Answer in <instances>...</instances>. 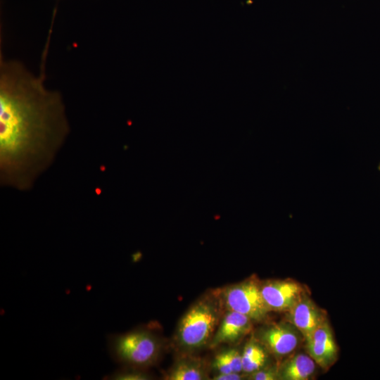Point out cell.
<instances>
[{
  "label": "cell",
  "mask_w": 380,
  "mask_h": 380,
  "mask_svg": "<svg viewBox=\"0 0 380 380\" xmlns=\"http://www.w3.org/2000/svg\"><path fill=\"white\" fill-rule=\"evenodd\" d=\"M223 308L218 290L197 299L179 322L174 336L177 348L190 354L209 346L223 315Z\"/></svg>",
  "instance_id": "obj_2"
},
{
  "label": "cell",
  "mask_w": 380,
  "mask_h": 380,
  "mask_svg": "<svg viewBox=\"0 0 380 380\" xmlns=\"http://www.w3.org/2000/svg\"><path fill=\"white\" fill-rule=\"evenodd\" d=\"M143 368L129 366L120 369L112 374L106 376V379L110 380H147L151 379L152 376L148 372L142 370Z\"/></svg>",
  "instance_id": "obj_14"
},
{
  "label": "cell",
  "mask_w": 380,
  "mask_h": 380,
  "mask_svg": "<svg viewBox=\"0 0 380 380\" xmlns=\"http://www.w3.org/2000/svg\"><path fill=\"white\" fill-rule=\"evenodd\" d=\"M205 362L201 358L185 355L176 360L164 376L166 380H205L209 378Z\"/></svg>",
  "instance_id": "obj_10"
},
{
  "label": "cell",
  "mask_w": 380,
  "mask_h": 380,
  "mask_svg": "<svg viewBox=\"0 0 380 380\" xmlns=\"http://www.w3.org/2000/svg\"><path fill=\"white\" fill-rule=\"evenodd\" d=\"M243 376L241 373H217L213 378V380H240Z\"/></svg>",
  "instance_id": "obj_16"
},
{
  "label": "cell",
  "mask_w": 380,
  "mask_h": 380,
  "mask_svg": "<svg viewBox=\"0 0 380 380\" xmlns=\"http://www.w3.org/2000/svg\"><path fill=\"white\" fill-rule=\"evenodd\" d=\"M308 354L324 369L331 367L338 357V346L330 324L326 320L305 340Z\"/></svg>",
  "instance_id": "obj_7"
},
{
  "label": "cell",
  "mask_w": 380,
  "mask_h": 380,
  "mask_svg": "<svg viewBox=\"0 0 380 380\" xmlns=\"http://www.w3.org/2000/svg\"><path fill=\"white\" fill-rule=\"evenodd\" d=\"M247 377L251 380H277L279 379L278 367L267 365L247 375Z\"/></svg>",
  "instance_id": "obj_15"
},
{
  "label": "cell",
  "mask_w": 380,
  "mask_h": 380,
  "mask_svg": "<svg viewBox=\"0 0 380 380\" xmlns=\"http://www.w3.org/2000/svg\"><path fill=\"white\" fill-rule=\"evenodd\" d=\"M378 168H379V170H380V164H379V167H378Z\"/></svg>",
  "instance_id": "obj_17"
},
{
  "label": "cell",
  "mask_w": 380,
  "mask_h": 380,
  "mask_svg": "<svg viewBox=\"0 0 380 380\" xmlns=\"http://www.w3.org/2000/svg\"><path fill=\"white\" fill-rule=\"evenodd\" d=\"M212 368L217 373H242L241 352L236 348H226L213 357Z\"/></svg>",
  "instance_id": "obj_13"
},
{
  "label": "cell",
  "mask_w": 380,
  "mask_h": 380,
  "mask_svg": "<svg viewBox=\"0 0 380 380\" xmlns=\"http://www.w3.org/2000/svg\"><path fill=\"white\" fill-rule=\"evenodd\" d=\"M326 320L325 313L307 293L287 311V322L298 329L305 340Z\"/></svg>",
  "instance_id": "obj_8"
},
{
  "label": "cell",
  "mask_w": 380,
  "mask_h": 380,
  "mask_svg": "<svg viewBox=\"0 0 380 380\" xmlns=\"http://www.w3.org/2000/svg\"><path fill=\"white\" fill-rule=\"evenodd\" d=\"M261 292L270 311L287 312L305 293V287L291 279L261 282Z\"/></svg>",
  "instance_id": "obj_6"
},
{
  "label": "cell",
  "mask_w": 380,
  "mask_h": 380,
  "mask_svg": "<svg viewBox=\"0 0 380 380\" xmlns=\"http://www.w3.org/2000/svg\"><path fill=\"white\" fill-rule=\"evenodd\" d=\"M108 346L116 362L143 369L154 365L163 350L161 338L147 328L110 335Z\"/></svg>",
  "instance_id": "obj_3"
},
{
  "label": "cell",
  "mask_w": 380,
  "mask_h": 380,
  "mask_svg": "<svg viewBox=\"0 0 380 380\" xmlns=\"http://www.w3.org/2000/svg\"><path fill=\"white\" fill-rule=\"evenodd\" d=\"M316 365L309 355L297 353L278 367L279 379L308 380L315 374Z\"/></svg>",
  "instance_id": "obj_11"
},
{
  "label": "cell",
  "mask_w": 380,
  "mask_h": 380,
  "mask_svg": "<svg viewBox=\"0 0 380 380\" xmlns=\"http://www.w3.org/2000/svg\"><path fill=\"white\" fill-rule=\"evenodd\" d=\"M254 336L270 354L281 358L289 355L297 348L302 335L286 321L265 324L256 331Z\"/></svg>",
  "instance_id": "obj_5"
},
{
  "label": "cell",
  "mask_w": 380,
  "mask_h": 380,
  "mask_svg": "<svg viewBox=\"0 0 380 380\" xmlns=\"http://www.w3.org/2000/svg\"><path fill=\"white\" fill-rule=\"evenodd\" d=\"M253 320L241 313L226 310L209 343L210 348L222 344L234 345L251 332Z\"/></svg>",
  "instance_id": "obj_9"
},
{
  "label": "cell",
  "mask_w": 380,
  "mask_h": 380,
  "mask_svg": "<svg viewBox=\"0 0 380 380\" xmlns=\"http://www.w3.org/2000/svg\"><path fill=\"white\" fill-rule=\"evenodd\" d=\"M49 45L39 77L0 55V184L20 191L33 188L70 132L61 94L44 85Z\"/></svg>",
  "instance_id": "obj_1"
},
{
  "label": "cell",
  "mask_w": 380,
  "mask_h": 380,
  "mask_svg": "<svg viewBox=\"0 0 380 380\" xmlns=\"http://www.w3.org/2000/svg\"><path fill=\"white\" fill-rule=\"evenodd\" d=\"M269 355L265 346L253 336L241 351L242 373L248 375L267 366Z\"/></svg>",
  "instance_id": "obj_12"
},
{
  "label": "cell",
  "mask_w": 380,
  "mask_h": 380,
  "mask_svg": "<svg viewBox=\"0 0 380 380\" xmlns=\"http://www.w3.org/2000/svg\"><path fill=\"white\" fill-rule=\"evenodd\" d=\"M224 308L250 317L254 322H262L270 312L261 292V282L250 277L218 290Z\"/></svg>",
  "instance_id": "obj_4"
}]
</instances>
